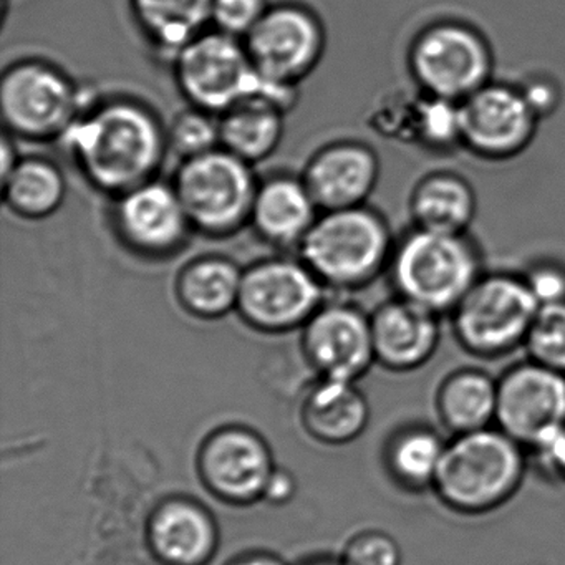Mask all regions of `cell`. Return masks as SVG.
<instances>
[{
  "label": "cell",
  "mask_w": 565,
  "mask_h": 565,
  "mask_svg": "<svg viewBox=\"0 0 565 565\" xmlns=\"http://www.w3.org/2000/svg\"><path fill=\"white\" fill-rule=\"evenodd\" d=\"M62 141L82 177L114 200L157 180L170 151L157 114L130 98L92 102Z\"/></svg>",
  "instance_id": "obj_1"
},
{
  "label": "cell",
  "mask_w": 565,
  "mask_h": 565,
  "mask_svg": "<svg viewBox=\"0 0 565 565\" xmlns=\"http://www.w3.org/2000/svg\"><path fill=\"white\" fill-rule=\"evenodd\" d=\"M529 469L527 449L498 426L448 436L431 494L452 514L481 518L518 495Z\"/></svg>",
  "instance_id": "obj_2"
},
{
  "label": "cell",
  "mask_w": 565,
  "mask_h": 565,
  "mask_svg": "<svg viewBox=\"0 0 565 565\" xmlns=\"http://www.w3.org/2000/svg\"><path fill=\"white\" fill-rule=\"evenodd\" d=\"M484 273V256L471 233L409 226L396 236L386 277L396 297L448 317Z\"/></svg>",
  "instance_id": "obj_3"
},
{
  "label": "cell",
  "mask_w": 565,
  "mask_h": 565,
  "mask_svg": "<svg viewBox=\"0 0 565 565\" xmlns=\"http://www.w3.org/2000/svg\"><path fill=\"white\" fill-rule=\"evenodd\" d=\"M395 243L388 220L365 204L320 213L297 253L327 290L353 292L386 276Z\"/></svg>",
  "instance_id": "obj_4"
},
{
  "label": "cell",
  "mask_w": 565,
  "mask_h": 565,
  "mask_svg": "<svg viewBox=\"0 0 565 565\" xmlns=\"http://www.w3.org/2000/svg\"><path fill=\"white\" fill-rule=\"evenodd\" d=\"M539 303L521 273L486 270L448 316L459 349L495 362L524 349Z\"/></svg>",
  "instance_id": "obj_5"
},
{
  "label": "cell",
  "mask_w": 565,
  "mask_h": 565,
  "mask_svg": "<svg viewBox=\"0 0 565 565\" xmlns=\"http://www.w3.org/2000/svg\"><path fill=\"white\" fill-rule=\"evenodd\" d=\"M406 67L416 90L461 104L494 81L495 57L481 29L461 19H438L413 35Z\"/></svg>",
  "instance_id": "obj_6"
},
{
  "label": "cell",
  "mask_w": 565,
  "mask_h": 565,
  "mask_svg": "<svg viewBox=\"0 0 565 565\" xmlns=\"http://www.w3.org/2000/svg\"><path fill=\"white\" fill-rule=\"evenodd\" d=\"M173 183L194 233L226 239L250 224L259 181L224 148L181 161Z\"/></svg>",
  "instance_id": "obj_7"
},
{
  "label": "cell",
  "mask_w": 565,
  "mask_h": 565,
  "mask_svg": "<svg viewBox=\"0 0 565 565\" xmlns=\"http://www.w3.org/2000/svg\"><path fill=\"white\" fill-rule=\"evenodd\" d=\"M92 104L71 77L44 61L15 62L0 81V115L6 134L21 140H62Z\"/></svg>",
  "instance_id": "obj_8"
},
{
  "label": "cell",
  "mask_w": 565,
  "mask_h": 565,
  "mask_svg": "<svg viewBox=\"0 0 565 565\" xmlns=\"http://www.w3.org/2000/svg\"><path fill=\"white\" fill-rule=\"evenodd\" d=\"M174 81L190 107L223 115L260 98L266 81L257 74L244 42L223 32H203L173 58Z\"/></svg>",
  "instance_id": "obj_9"
},
{
  "label": "cell",
  "mask_w": 565,
  "mask_h": 565,
  "mask_svg": "<svg viewBox=\"0 0 565 565\" xmlns=\"http://www.w3.org/2000/svg\"><path fill=\"white\" fill-rule=\"evenodd\" d=\"M327 289L297 257H269L244 269L236 312L266 333H286L309 322Z\"/></svg>",
  "instance_id": "obj_10"
},
{
  "label": "cell",
  "mask_w": 565,
  "mask_h": 565,
  "mask_svg": "<svg viewBox=\"0 0 565 565\" xmlns=\"http://www.w3.org/2000/svg\"><path fill=\"white\" fill-rule=\"evenodd\" d=\"M462 150L489 163L515 160L542 124L518 84L491 81L459 104Z\"/></svg>",
  "instance_id": "obj_11"
},
{
  "label": "cell",
  "mask_w": 565,
  "mask_h": 565,
  "mask_svg": "<svg viewBox=\"0 0 565 565\" xmlns=\"http://www.w3.org/2000/svg\"><path fill=\"white\" fill-rule=\"evenodd\" d=\"M495 426L534 448L565 428V375L525 356L498 376Z\"/></svg>",
  "instance_id": "obj_12"
},
{
  "label": "cell",
  "mask_w": 565,
  "mask_h": 565,
  "mask_svg": "<svg viewBox=\"0 0 565 565\" xmlns=\"http://www.w3.org/2000/svg\"><path fill=\"white\" fill-rule=\"evenodd\" d=\"M243 42L257 74L284 87H299L326 52L322 25L296 6L269 9Z\"/></svg>",
  "instance_id": "obj_13"
},
{
  "label": "cell",
  "mask_w": 565,
  "mask_h": 565,
  "mask_svg": "<svg viewBox=\"0 0 565 565\" xmlns=\"http://www.w3.org/2000/svg\"><path fill=\"white\" fill-rule=\"evenodd\" d=\"M111 226L127 249L145 259H168L194 233L173 183L148 181L115 198Z\"/></svg>",
  "instance_id": "obj_14"
},
{
  "label": "cell",
  "mask_w": 565,
  "mask_h": 565,
  "mask_svg": "<svg viewBox=\"0 0 565 565\" xmlns=\"http://www.w3.org/2000/svg\"><path fill=\"white\" fill-rule=\"evenodd\" d=\"M302 329V350L319 379L359 382L376 363L370 313L353 303H323Z\"/></svg>",
  "instance_id": "obj_15"
},
{
  "label": "cell",
  "mask_w": 565,
  "mask_h": 565,
  "mask_svg": "<svg viewBox=\"0 0 565 565\" xmlns=\"http://www.w3.org/2000/svg\"><path fill=\"white\" fill-rule=\"evenodd\" d=\"M274 469L266 443L249 429H220L201 446V479L224 501L243 504L263 499Z\"/></svg>",
  "instance_id": "obj_16"
},
{
  "label": "cell",
  "mask_w": 565,
  "mask_h": 565,
  "mask_svg": "<svg viewBox=\"0 0 565 565\" xmlns=\"http://www.w3.org/2000/svg\"><path fill=\"white\" fill-rule=\"evenodd\" d=\"M380 174L375 148L359 140H340L310 158L302 180L320 213H327L369 204Z\"/></svg>",
  "instance_id": "obj_17"
},
{
  "label": "cell",
  "mask_w": 565,
  "mask_h": 565,
  "mask_svg": "<svg viewBox=\"0 0 565 565\" xmlns=\"http://www.w3.org/2000/svg\"><path fill=\"white\" fill-rule=\"evenodd\" d=\"M443 317L402 297L370 313L375 362L392 373H413L431 362L441 343Z\"/></svg>",
  "instance_id": "obj_18"
},
{
  "label": "cell",
  "mask_w": 565,
  "mask_h": 565,
  "mask_svg": "<svg viewBox=\"0 0 565 565\" xmlns=\"http://www.w3.org/2000/svg\"><path fill=\"white\" fill-rule=\"evenodd\" d=\"M319 216L302 178L276 174L260 181L249 226L269 246L299 249Z\"/></svg>",
  "instance_id": "obj_19"
},
{
  "label": "cell",
  "mask_w": 565,
  "mask_h": 565,
  "mask_svg": "<svg viewBox=\"0 0 565 565\" xmlns=\"http://www.w3.org/2000/svg\"><path fill=\"white\" fill-rule=\"evenodd\" d=\"M148 544L161 564L204 565L217 545V531L206 509L186 499L164 502L147 529Z\"/></svg>",
  "instance_id": "obj_20"
},
{
  "label": "cell",
  "mask_w": 565,
  "mask_h": 565,
  "mask_svg": "<svg viewBox=\"0 0 565 565\" xmlns=\"http://www.w3.org/2000/svg\"><path fill=\"white\" fill-rule=\"evenodd\" d=\"M433 409L448 436L491 428L498 413V379L481 366L449 370L433 393Z\"/></svg>",
  "instance_id": "obj_21"
},
{
  "label": "cell",
  "mask_w": 565,
  "mask_h": 565,
  "mask_svg": "<svg viewBox=\"0 0 565 565\" xmlns=\"http://www.w3.org/2000/svg\"><path fill=\"white\" fill-rule=\"evenodd\" d=\"M478 193L465 174L435 170L423 174L408 196L412 226L435 233L465 234L478 216Z\"/></svg>",
  "instance_id": "obj_22"
},
{
  "label": "cell",
  "mask_w": 565,
  "mask_h": 565,
  "mask_svg": "<svg viewBox=\"0 0 565 565\" xmlns=\"http://www.w3.org/2000/svg\"><path fill=\"white\" fill-rule=\"evenodd\" d=\"M425 422H408L393 429L383 445V468L390 481L405 492H431L445 456L448 435Z\"/></svg>",
  "instance_id": "obj_23"
},
{
  "label": "cell",
  "mask_w": 565,
  "mask_h": 565,
  "mask_svg": "<svg viewBox=\"0 0 565 565\" xmlns=\"http://www.w3.org/2000/svg\"><path fill=\"white\" fill-rule=\"evenodd\" d=\"M306 433L323 445H347L363 435L370 422V405L356 382L320 379L310 390L300 412Z\"/></svg>",
  "instance_id": "obj_24"
},
{
  "label": "cell",
  "mask_w": 565,
  "mask_h": 565,
  "mask_svg": "<svg viewBox=\"0 0 565 565\" xmlns=\"http://www.w3.org/2000/svg\"><path fill=\"white\" fill-rule=\"evenodd\" d=\"M243 273L230 257H196L178 274L174 297L188 316L223 319L237 309Z\"/></svg>",
  "instance_id": "obj_25"
},
{
  "label": "cell",
  "mask_w": 565,
  "mask_h": 565,
  "mask_svg": "<svg viewBox=\"0 0 565 565\" xmlns=\"http://www.w3.org/2000/svg\"><path fill=\"white\" fill-rule=\"evenodd\" d=\"M134 11L151 47L173 62L181 49L206 32L213 0H134Z\"/></svg>",
  "instance_id": "obj_26"
},
{
  "label": "cell",
  "mask_w": 565,
  "mask_h": 565,
  "mask_svg": "<svg viewBox=\"0 0 565 565\" xmlns=\"http://www.w3.org/2000/svg\"><path fill=\"white\" fill-rule=\"evenodd\" d=\"M284 117L286 111L260 98L241 102L220 115L221 148L254 167L280 147Z\"/></svg>",
  "instance_id": "obj_27"
},
{
  "label": "cell",
  "mask_w": 565,
  "mask_h": 565,
  "mask_svg": "<svg viewBox=\"0 0 565 565\" xmlns=\"http://www.w3.org/2000/svg\"><path fill=\"white\" fill-rule=\"evenodd\" d=\"M2 198L11 213L22 220H47L64 204L67 181L61 168L52 161L24 158L2 178Z\"/></svg>",
  "instance_id": "obj_28"
},
{
  "label": "cell",
  "mask_w": 565,
  "mask_h": 565,
  "mask_svg": "<svg viewBox=\"0 0 565 565\" xmlns=\"http://www.w3.org/2000/svg\"><path fill=\"white\" fill-rule=\"evenodd\" d=\"M412 145L431 154H451L462 150L459 104L419 92Z\"/></svg>",
  "instance_id": "obj_29"
},
{
  "label": "cell",
  "mask_w": 565,
  "mask_h": 565,
  "mask_svg": "<svg viewBox=\"0 0 565 565\" xmlns=\"http://www.w3.org/2000/svg\"><path fill=\"white\" fill-rule=\"evenodd\" d=\"M522 350L527 359L565 375V300L539 307Z\"/></svg>",
  "instance_id": "obj_30"
},
{
  "label": "cell",
  "mask_w": 565,
  "mask_h": 565,
  "mask_svg": "<svg viewBox=\"0 0 565 565\" xmlns=\"http://www.w3.org/2000/svg\"><path fill=\"white\" fill-rule=\"evenodd\" d=\"M168 148L181 161L201 157L221 148L220 117L190 107L181 111L167 128Z\"/></svg>",
  "instance_id": "obj_31"
},
{
  "label": "cell",
  "mask_w": 565,
  "mask_h": 565,
  "mask_svg": "<svg viewBox=\"0 0 565 565\" xmlns=\"http://www.w3.org/2000/svg\"><path fill=\"white\" fill-rule=\"evenodd\" d=\"M340 558L345 565H403V551L388 532L365 529L349 539Z\"/></svg>",
  "instance_id": "obj_32"
},
{
  "label": "cell",
  "mask_w": 565,
  "mask_h": 565,
  "mask_svg": "<svg viewBox=\"0 0 565 565\" xmlns=\"http://www.w3.org/2000/svg\"><path fill=\"white\" fill-rule=\"evenodd\" d=\"M418 95V90L416 95L403 94V92L386 94L382 100L376 102L370 114V125H372L370 128H375L383 137L412 143Z\"/></svg>",
  "instance_id": "obj_33"
},
{
  "label": "cell",
  "mask_w": 565,
  "mask_h": 565,
  "mask_svg": "<svg viewBox=\"0 0 565 565\" xmlns=\"http://www.w3.org/2000/svg\"><path fill=\"white\" fill-rule=\"evenodd\" d=\"M267 11L264 0H213L211 22L216 31L244 41Z\"/></svg>",
  "instance_id": "obj_34"
},
{
  "label": "cell",
  "mask_w": 565,
  "mask_h": 565,
  "mask_svg": "<svg viewBox=\"0 0 565 565\" xmlns=\"http://www.w3.org/2000/svg\"><path fill=\"white\" fill-rule=\"evenodd\" d=\"M521 274L539 307L564 302L565 263L552 257H542L529 263Z\"/></svg>",
  "instance_id": "obj_35"
},
{
  "label": "cell",
  "mask_w": 565,
  "mask_h": 565,
  "mask_svg": "<svg viewBox=\"0 0 565 565\" xmlns=\"http://www.w3.org/2000/svg\"><path fill=\"white\" fill-rule=\"evenodd\" d=\"M515 84L541 120L552 117L561 107L562 87L554 75L532 72Z\"/></svg>",
  "instance_id": "obj_36"
},
{
  "label": "cell",
  "mask_w": 565,
  "mask_h": 565,
  "mask_svg": "<svg viewBox=\"0 0 565 565\" xmlns=\"http://www.w3.org/2000/svg\"><path fill=\"white\" fill-rule=\"evenodd\" d=\"M527 455L531 468L542 478L565 486V428L529 449Z\"/></svg>",
  "instance_id": "obj_37"
},
{
  "label": "cell",
  "mask_w": 565,
  "mask_h": 565,
  "mask_svg": "<svg viewBox=\"0 0 565 565\" xmlns=\"http://www.w3.org/2000/svg\"><path fill=\"white\" fill-rule=\"evenodd\" d=\"M294 489H296V484H294L292 476L282 471V469H274L263 499H267L274 504H280V502L289 501L292 498Z\"/></svg>",
  "instance_id": "obj_38"
},
{
  "label": "cell",
  "mask_w": 565,
  "mask_h": 565,
  "mask_svg": "<svg viewBox=\"0 0 565 565\" xmlns=\"http://www.w3.org/2000/svg\"><path fill=\"white\" fill-rule=\"evenodd\" d=\"M15 153H18V151H15L14 141H12L11 135L6 134L4 138H2V171H0V177H8L12 168L21 160Z\"/></svg>",
  "instance_id": "obj_39"
},
{
  "label": "cell",
  "mask_w": 565,
  "mask_h": 565,
  "mask_svg": "<svg viewBox=\"0 0 565 565\" xmlns=\"http://www.w3.org/2000/svg\"><path fill=\"white\" fill-rule=\"evenodd\" d=\"M230 565H286L279 561V558L273 557V555H246V557L237 558L236 562Z\"/></svg>",
  "instance_id": "obj_40"
},
{
  "label": "cell",
  "mask_w": 565,
  "mask_h": 565,
  "mask_svg": "<svg viewBox=\"0 0 565 565\" xmlns=\"http://www.w3.org/2000/svg\"><path fill=\"white\" fill-rule=\"evenodd\" d=\"M306 565H345L342 558H320V561L310 562Z\"/></svg>",
  "instance_id": "obj_41"
}]
</instances>
